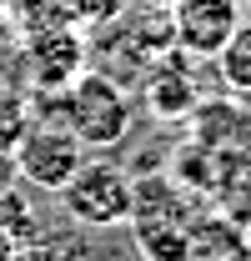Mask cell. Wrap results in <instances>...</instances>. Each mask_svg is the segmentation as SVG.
Listing matches in <instances>:
<instances>
[{
	"label": "cell",
	"instance_id": "obj_1",
	"mask_svg": "<svg viewBox=\"0 0 251 261\" xmlns=\"http://www.w3.org/2000/svg\"><path fill=\"white\" fill-rule=\"evenodd\" d=\"M31 106H35V116L61 121L86 151H116L136 130V100H131V91L111 70H91V65L65 91H51V96L31 91Z\"/></svg>",
	"mask_w": 251,
	"mask_h": 261
},
{
	"label": "cell",
	"instance_id": "obj_12",
	"mask_svg": "<svg viewBox=\"0 0 251 261\" xmlns=\"http://www.w3.org/2000/svg\"><path fill=\"white\" fill-rule=\"evenodd\" d=\"M65 261H70V256H65ZM76 261H95V256H76Z\"/></svg>",
	"mask_w": 251,
	"mask_h": 261
},
{
	"label": "cell",
	"instance_id": "obj_6",
	"mask_svg": "<svg viewBox=\"0 0 251 261\" xmlns=\"http://www.w3.org/2000/svg\"><path fill=\"white\" fill-rule=\"evenodd\" d=\"M141 91H146V111L156 121H181L196 111V86H191V70H181V50H166L146 65Z\"/></svg>",
	"mask_w": 251,
	"mask_h": 261
},
{
	"label": "cell",
	"instance_id": "obj_10",
	"mask_svg": "<svg viewBox=\"0 0 251 261\" xmlns=\"http://www.w3.org/2000/svg\"><path fill=\"white\" fill-rule=\"evenodd\" d=\"M20 176H15V156H0V191H10Z\"/></svg>",
	"mask_w": 251,
	"mask_h": 261
},
{
	"label": "cell",
	"instance_id": "obj_5",
	"mask_svg": "<svg viewBox=\"0 0 251 261\" xmlns=\"http://www.w3.org/2000/svg\"><path fill=\"white\" fill-rule=\"evenodd\" d=\"M86 70V40L76 31H51V35H35L26 40V86L31 91H65L76 75Z\"/></svg>",
	"mask_w": 251,
	"mask_h": 261
},
{
	"label": "cell",
	"instance_id": "obj_13",
	"mask_svg": "<svg viewBox=\"0 0 251 261\" xmlns=\"http://www.w3.org/2000/svg\"><path fill=\"white\" fill-rule=\"evenodd\" d=\"M241 5H251V0H241Z\"/></svg>",
	"mask_w": 251,
	"mask_h": 261
},
{
	"label": "cell",
	"instance_id": "obj_3",
	"mask_svg": "<svg viewBox=\"0 0 251 261\" xmlns=\"http://www.w3.org/2000/svg\"><path fill=\"white\" fill-rule=\"evenodd\" d=\"M91 151L61 126V121H45V116H35L31 130L20 136V146H15V176L20 181H31L40 191H61L65 181L81 171Z\"/></svg>",
	"mask_w": 251,
	"mask_h": 261
},
{
	"label": "cell",
	"instance_id": "obj_11",
	"mask_svg": "<svg viewBox=\"0 0 251 261\" xmlns=\"http://www.w3.org/2000/svg\"><path fill=\"white\" fill-rule=\"evenodd\" d=\"M10 251H15V236H5V231H0V261L10 256Z\"/></svg>",
	"mask_w": 251,
	"mask_h": 261
},
{
	"label": "cell",
	"instance_id": "obj_9",
	"mask_svg": "<svg viewBox=\"0 0 251 261\" xmlns=\"http://www.w3.org/2000/svg\"><path fill=\"white\" fill-rule=\"evenodd\" d=\"M5 261H65V251L56 241H45V236H26V241H15V251Z\"/></svg>",
	"mask_w": 251,
	"mask_h": 261
},
{
	"label": "cell",
	"instance_id": "obj_2",
	"mask_svg": "<svg viewBox=\"0 0 251 261\" xmlns=\"http://www.w3.org/2000/svg\"><path fill=\"white\" fill-rule=\"evenodd\" d=\"M56 196H61L65 216L81 221V226H121L136 211V181H131V171L116 166V161H95V156H86L81 171Z\"/></svg>",
	"mask_w": 251,
	"mask_h": 261
},
{
	"label": "cell",
	"instance_id": "obj_4",
	"mask_svg": "<svg viewBox=\"0 0 251 261\" xmlns=\"http://www.w3.org/2000/svg\"><path fill=\"white\" fill-rule=\"evenodd\" d=\"M241 0H171V40L191 61H211L246 15Z\"/></svg>",
	"mask_w": 251,
	"mask_h": 261
},
{
	"label": "cell",
	"instance_id": "obj_7",
	"mask_svg": "<svg viewBox=\"0 0 251 261\" xmlns=\"http://www.w3.org/2000/svg\"><path fill=\"white\" fill-rule=\"evenodd\" d=\"M211 61H216V75L231 96H251V20H241L236 31L226 35V45Z\"/></svg>",
	"mask_w": 251,
	"mask_h": 261
},
{
	"label": "cell",
	"instance_id": "obj_8",
	"mask_svg": "<svg viewBox=\"0 0 251 261\" xmlns=\"http://www.w3.org/2000/svg\"><path fill=\"white\" fill-rule=\"evenodd\" d=\"M31 121H35L31 91L0 81V156H15V146H20V136L31 130Z\"/></svg>",
	"mask_w": 251,
	"mask_h": 261
}]
</instances>
